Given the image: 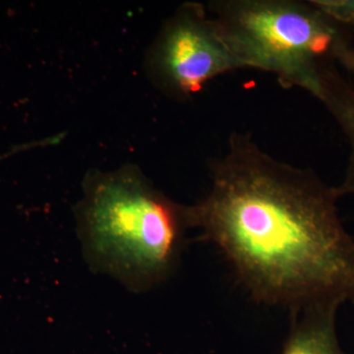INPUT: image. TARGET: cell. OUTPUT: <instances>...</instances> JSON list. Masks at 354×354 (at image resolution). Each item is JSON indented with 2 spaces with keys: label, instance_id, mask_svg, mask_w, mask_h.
I'll use <instances>...</instances> for the list:
<instances>
[{
  "label": "cell",
  "instance_id": "3",
  "mask_svg": "<svg viewBox=\"0 0 354 354\" xmlns=\"http://www.w3.org/2000/svg\"><path fill=\"white\" fill-rule=\"evenodd\" d=\"M209 8L241 68L270 72L283 87L315 95L328 69L354 73L348 27L313 1L221 0Z\"/></svg>",
  "mask_w": 354,
  "mask_h": 354
},
{
  "label": "cell",
  "instance_id": "5",
  "mask_svg": "<svg viewBox=\"0 0 354 354\" xmlns=\"http://www.w3.org/2000/svg\"><path fill=\"white\" fill-rule=\"evenodd\" d=\"M339 306L318 305L291 312V329L283 354H341L335 316Z\"/></svg>",
  "mask_w": 354,
  "mask_h": 354
},
{
  "label": "cell",
  "instance_id": "2",
  "mask_svg": "<svg viewBox=\"0 0 354 354\" xmlns=\"http://www.w3.org/2000/svg\"><path fill=\"white\" fill-rule=\"evenodd\" d=\"M79 225L90 264L134 291L171 278L191 227L188 207L171 201L133 167L91 178Z\"/></svg>",
  "mask_w": 354,
  "mask_h": 354
},
{
  "label": "cell",
  "instance_id": "7",
  "mask_svg": "<svg viewBox=\"0 0 354 354\" xmlns=\"http://www.w3.org/2000/svg\"><path fill=\"white\" fill-rule=\"evenodd\" d=\"M316 6L346 27H354V0H312Z\"/></svg>",
  "mask_w": 354,
  "mask_h": 354
},
{
  "label": "cell",
  "instance_id": "4",
  "mask_svg": "<svg viewBox=\"0 0 354 354\" xmlns=\"http://www.w3.org/2000/svg\"><path fill=\"white\" fill-rule=\"evenodd\" d=\"M158 85L178 97L202 90L212 79L241 69L204 6L187 3L165 23L151 51Z\"/></svg>",
  "mask_w": 354,
  "mask_h": 354
},
{
  "label": "cell",
  "instance_id": "1",
  "mask_svg": "<svg viewBox=\"0 0 354 354\" xmlns=\"http://www.w3.org/2000/svg\"><path fill=\"white\" fill-rule=\"evenodd\" d=\"M335 186L279 162L234 133L212 167L209 194L188 207L252 299L290 312L354 306V239L337 214Z\"/></svg>",
  "mask_w": 354,
  "mask_h": 354
},
{
  "label": "cell",
  "instance_id": "6",
  "mask_svg": "<svg viewBox=\"0 0 354 354\" xmlns=\"http://www.w3.org/2000/svg\"><path fill=\"white\" fill-rule=\"evenodd\" d=\"M341 127L351 146L346 176L339 186H335L339 198L354 194V87L342 75L337 67L324 74L316 95Z\"/></svg>",
  "mask_w": 354,
  "mask_h": 354
}]
</instances>
